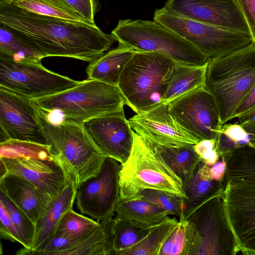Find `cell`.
<instances>
[{
    "label": "cell",
    "mask_w": 255,
    "mask_h": 255,
    "mask_svg": "<svg viewBox=\"0 0 255 255\" xmlns=\"http://www.w3.org/2000/svg\"><path fill=\"white\" fill-rule=\"evenodd\" d=\"M0 26L8 30L40 59L72 58L89 63L117 41L95 23L35 13L0 0Z\"/></svg>",
    "instance_id": "1"
},
{
    "label": "cell",
    "mask_w": 255,
    "mask_h": 255,
    "mask_svg": "<svg viewBox=\"0 0 255 255\" xmlns=\"http://www.w3.org/2000/svg\"><path fill=\"white\" fill-rule=\"evenodd\" d=\"M39 110L53 160L62 169L67 182H72L77 189L100 172L107 156L90 137L84 124L64 119L54 121Z\"/></svg>",
    "instance_id": "2"
},
{
    "label": "cell",
    "mask_w": 255,
    "mask_h": 255,
    "mask_svg": "<svg viewBox=\"0 0 255 255\" xmlns=\"http://www.w3.org/2000/svg\"><path fill=\"white\" fill-rule=\"evenodd\" d=\"M255 85V45L209 59L205 88L213 97L222 125L230 120Z\"/></svg>",
    "instance_id": "3"
},
{
    "label": "cell",
    "mask_w": 255,
    "mask_h": 255,
    "mask_svg": "<svg viewBox=\"0 0 255 255\" xmlns=\"http://www.w3.org/2000/svg\"><path fill=\"white\" fill-rule=\"evenodd\" d=\"M42 111L56 120L84 124L88 121L124 110V98L119 88L93 80L80 81L61 92L32 100Z\"/></svg>",
    "instance_id": "4"
},
{
    "label": "cell",
    "mask_w": 255,
    "mask_h": 255,
    "mask_svg": "<svg viewBox=\"0 0 255 255\" xmlns=\"http://www.w3.org/2000/svg\"><path fill=\"white\" fill-rule=\"evenodd\" d=\"M176 62L155 52L135 51L120 75L118 87L135 114L162 103Z\"/></svg>",
    "instance_id": "5"
},
{
    "label": "cell",
    "mask_w": 255,
    "mask_h": 255,
    "mask_svg": "<svg viewBox=\"0 0 255 255\" xmlns=\"http://www.w3.org/2000/svg\"><path fill=\"white\" fill-rule=\"evenodd\" d=\"M120 198H135L145 189L168 192L184 198L181 179L164 160L154 143L133 131V142L120 172Z\"/></svg>",
    "instance_id": "6"
},
{
    "label": "cell",
    "mask_w": 255,
    "mask_h": 255,
    "mask_svg": "<svg viewBox=\"0 0 255 255\" xmlns=\"http://www.w3.org/2000/svg\"><path fill=\"white\" fill-rule=\"evenodd\" d=\"M111 33L119 43L135 51L162 53L177 63L202 66L209 60L190 42L154 19L120 20Z\"/></svg>",
    "instance_id": "7"
},
{
    "label": "cell",
    "mask_w": 255,
    "mask_h": 255,
    "mask_svg": "<svg viewBox=\"0 0 255 255\" xmlns=\"http://www.w3.org/2000/svg\"><path fill=\"white\" fill-rule=\"evenodd\" d=\"M153 19L187 40L209 59L223 57L253 42L250 35L185 18L164 7L155 10Z\"/></svg>",
    "instance_id": "8"
},
{
    "label": "cell",
    "mask_w": 255,
    "mask_h": 255,
    "mask_svg": "<svg viewBox=\"0 0 255 255\" xmlns=\"http://www.w3.org/2000/svg\"><path fill=\"white\" fill-rule=\"evenodd\" d=\"M80 82L47 69L41 60L0 59V87L31 100L66 90Z\"/></svg>",
    "instance_id": "9"
},
{
    "label": "cell",
    "mask_w": 255,
    "mask_h": 255,
    "mask_svg": "<svg viewBox=\"0 0 255 255\" xmlns=\"http://www.w3.org/2000/svg\"><path fill=\"white\" fill-rule=\"evenodd\" d=\"M221 197L237 253L255 255V176L227 180Z\"/></svg>",
    "instance_id": "10"
},
{
    "label": "cell",
    "mask_w": 255,
    "mask_h": 255,
    "mask_svg": "<svg viewBox=\"0 0 255 255\" xmlns=\"http://www.w3.org/2000/svg\"><path fill=\"white\" fill-rule=\"evenodd\" d=\"M222 191L200 206L186 219L194 229L189 255L237 254L236 241L221 199Z\"/></svg>",
    "instance_id": "11"
},
{
    "label": "cell",
    "mask_w": 255,
    "mask_h": 255,
    "mask_svg": "<svg viewBox=\"0 0 255 255\" xmlns=\"http://www.w3.org/2000/svg\"><path fill=\"white\" fill-rule=\"evenodd\" d=\"M0 142L47 144L38 108L31 99L0 87Z\"/></svg>",
    "instance_id": "12"
},
{
    "label": "cell",
    "mask_w": 255,
    "mask_h": 255,
    "mask_svg": "<svg viewBox=\"0 0 255 255\" xmlns=\"http://www.w3.org/2000/svg\"><path fill=\"white\" fill-rule=\"evenodd\" d=\"M122 164L107 157L100 172L77 189L76 204L83 215L102 221L115 213L120 199V172Z\"/></svg>",
    "instance_id": "13"
},
{
    "label": "cell",
    "mask_w": 255,
    "mask_h": 255,
    "mask_svg": "<svg viewBox=\"0 0 255 255\" xmlns=\"http://www.w3.org/2000/svg\"><path fill=\"white\" fill-rule=\"evenodd\" d=\"M169 108L176 121L199 141L217 139L222 124L215 100L205 87L172 100Z\"/></svg>",
    "instance_id": "14"
},
{
    "label": "cell",
    "mask_w": 255,
    "mask_h": 255,
    "mask_svg": "<svg viewBox=\"0 0 255 255\" xmlns=\"http://www.w3.org/2000/svg\"><path fill=\"white\" fill-rule=\"evenodd\" d=\"M163 7L185 18L250 35L235 0H167Z\"/></svg>",
    "instance_id": "15"
},
{
    "label": "cell",
    "mask_w": 255,
    "mask_h": 255,
    "mask_svg": "<svg viewBox=\"0 0 255 255\" xmlns=\"http://www.w3.org/2000/svg\"><path fill=\"white\" fill-rule=\"evenodd\" d=\"M128 122L135 133L156 144L179 146L195 145L199 141L174 119L169 103H161L136 114Z\"/></svg>",
    "instance_id": "16"
},
{
    "label": "cell",
    "mask_w": 255,
    "mask_h": 255,
    "mask_svg": "<svg viewBox=\"0 0 255 255\" xmlns=\"http://www.w3.org/2000/svg\"><path fill=\"white\" fill-rule=\"evenodd\" d=\"M88 134L99 148L109 157L124 163L130 153L133 130L124 111L105 115L84 123Z\"/></svg>",
    "instance_id": "17"
},
{
    "label": "cell",
    "mask_w": 255,
    "mask_h": 255,
    "mask_svg": "<svg viewBox=\"0 0 255 255\" xmlns=\"http://www.w3.org/2000/svg\"><path fill=\"white\" fill-rule=\"evenodd\" d=\"M0 160L4 163L7 174L25 179L51 200L67 183L63 171L54 160L29 157H0Z\"/></svg>",
    "instance_id": "18"
},
{
    "label": "cell",
    "mask_w": 255,
    "mask_h": 255,
    "mask_svg": "<svg viewBox=\"0 0 255 255\" xmlns=\"http://www.w3.org/2000/svg\"><path fill=\"white\" fill-rule=\"evenodd\" d=\"M0 191L35 224L44 215L52 200L30 182L11 174L0 179Z\"/></svg>",
    "instance_id": "19"
},
{
    "label": "cell",
    "mask_w": 255,
    "mask_h": 255,
    "mask_svg": "<svg viewBox=\"0 0 255 255\" xmlns=\"http://www.w3.org/2000/svg\"><path fill=\"white\" fill-rule=\"evenodd\" d=\"M77 188L68 182L62 191L50 202L44 215L36 224V234L32 250H35L54 235L57 225L64 215L73 208ZM29 250V249H28Z\"/></svg>",
    "instance_id": "20"
},
{
    "label": "cell",
    "mask_w": 255,
    "mask_h": 255,
    "mask_svg": "<svg viewBox=\"0 0 255 255\" xmlns=\"http://www.w3.org/2000/svg\"><path fill=\"white\" fill-rule=\"evenodd\" d=\"M135 51L119 43L118 47L89 63L86 69L87 79L98 80L117 87L122 71Z\"/></svg>",
    "instance_id": "21"
},
{
    "label": "cell",
    "mask_w": 255,
    "mask_h": 255,
    "mask_svg": "<svg viewBox=\"0 0 255 255\" xmlns=\"http://www.w3.org/2000/svg\"><path fill=\"white\" fill-rule=\"evenodd\" d=\"M209 169V167L201 160L191 180L183 187L184 198L182 218L187 219L197 208L221 191L218 184L219 181L210 177Z\"/></svg>",
    "instance_id": "22"
},
{
    "label": "cell",
    "mask_w": 255,
    "mask_h": 255,
    "mask_svg": "<svg viewBox=\"0 0 255 255\" xmlns=\"http://www.w3.org/2000/svg\"><path fill=\"white\" fill-rule=\"evenodd\" d=\"M115 213V218L144 228L154 227L169 215L156 205L138 197L128 200L120 198Z\"/></svg>",
    "instance_id": "23"
},
{
    "label": "cell",
    "mask_w": 255,
    "mask_h": 255,
    "mask_svg": "<svg viewBox=\"0 0 255 255\" xmlns=\"http://www.w3.org/2000/svg\"><path fill=\"white\" fill-rule=\"evenodd\" d=\"M207 63L194 66L175 62L162 103H169L185 94L204 88Z\"/></svg>",
    "instance_id": "24"
},
{
    "label": "cell",
    "mask_w": 255,
    "mask_h": 255,
    "mask_svg": "<svg viewBox=\"0 0 255 255\" xmlns=\"http://www.w3.org/2000/svg\"><path fill=\"white\" fill-rule=\"evenodd\" d=\"M114 219L111 217L101 221L93 232L79 239L56 255H112Z\"/></svg>",
    "instance_id": "25"
},
{
    "label": "cell",
    "mask_w": 255,
    "mask_h": 255,
    "mask_svg": "<svg viewBox=\"0 0 255 255\" xmlns=\"http://www.w3.org/2000/svg\"><path fill=\"white\" fill-rule=\"evenodd\" d=\"M153 143L169 167L181 179L183 188L189 183L202 160L194 145L168 146Z\"/></svg>",
    "instance_id": "26"
},
{
    "label": "cell",
    "mask_w": 255,
    "mask_h": 255,
    "mask_svg": "<svg viewBox=\"0 0 255 255\" xmlns=\"http://www.w3.org/2000/svg\"><path fill=\"white\" fill-rule=\"evenodd\" d=\"M178 221L169 216L150 229L148 233L132 247L116 255H159L160 250Z\"/></svg>",
    "instance_id": "27"
},
{
    "label": "cell",
    "mask_w": 255,
    "mask_h": 255,
    "mask_svg": "<svg viewBox=\"0 0 255 255\" xmlns=\"http://www.w3.org/2000/svg\"><path fill=\"white\" fill-rule=\"evenodd\" d=\"M251 133L250 145H245L231 152L227 162V171L232 177L255 176V124L242 126Z\"/></svg>",
    "instance_id": "28"
},
{
    "label": "cell",
    "mask_w": 255,
    "mask_h": 255,
    "mask_svg": "<svg viewBox=\"0 0 255 255\" xmlns=\"http://www.w3.org/2000/svg\"><path fill=\"white\" fill-rule=\"evenodd\" d=\"M25 10L64 19L84 21L65 0H5Z\"/></svg>",
    "instance_id": "29"
},
{
    "label": "cell",
    "mask_w": 255,
    "mask_h": 255,
    "mask_svg": "<svg viewBox=\"0 0 255 255\" xmlns=\"http://www.w3.org/2000/svg\"><path fill=\"white\" fill-rule=\"evenodd\" d=\"M0 202L4 206L16 231L18 243L24 248L32 250L35 238L36 224L1 191Z\"/></svg>",
    "instance_id": "30"
},
{
    "label": "cell",
    "mask_w": 255,
    "mask_h": 255,
    "mask_svg": "<svg viewBox=\"0 0 255 255\" xmlns=\"http://www.w3.org/2000/svg\"><path fill=\"white\" fill-rule=\"evenodd\" d=\"M99 224L100 222H97L82 214H78L72 208L62 217L57 225L55 234L70 240H77L91 234Z\"/></svg>",
    "instance_id": "31"
},
{
    "label": "cell",
    "mask_w": 255,
    "mask_h": 255,
    "mask_svg": "<svg viewBox=\"0 0 255 255\" xmlns=\"http://www.w3.org/2000/svg\"><path fill=\"white\" fill-rule=\"evenodd\" d=\"M151 229L140 227L128 221L115 218L112 226V255H116L118 252L128 249L137 243L148 233Z\"/></svg>",
    "instance_id": "32"
},
{
    "label": "cell",
    "mask_w": 255,
    "mask_h": 255,
    "mask_svg": "<svg viewBox=\"0 0 255 255\" xmlns=\"http://www.w3.org/2000/svg\"><path fill=\"white\" fill-rule=\"evenodd\" d=\"M0 157H29L54 160L49 151V145L17 140L0 142Z\"/></svg>",
    "instance_id": "33"
},
{
    "label": "cell",
    "mask_w": 255,
    "mask_h": 255,
    "mask_svg": "<svg viewBox=\"0 0 255 255\" xmlns=\"http://www.w3.org/2000/svg\"><path fill=\"white\" fill-rule=\"evenodd\" d=\"M252 136L239 124H223L216 141L220 154H225L235 149L249 145Z\"/></svg>",
    "instance_id": "34"
},
{
    "label": "cell",
    "mask_w": 255,
    "mask_h": 255,
    "mask_svg": "<svg viewBox=\"0 0 255 255\" xmlns=\"http://www.w3.org/2000/svg\"><path fill=\"white\" fill-rule=\"evenodd\" d=\"M0 59L16 61L41 60L31 50L0 26Z\"/></svg>",
    "instance_id": "35"
},
{
    "label": "cell",
    "mask_w": 255,
    "mask_h": 255,
    "mask_svg": "<svg viewBox=\"0 0 255 255\" xmlns=\"http://www.w3.org/2000/svg\"><path fill=\"white\" fill-rule=\"evenodd\" d=\"M167 212L169 215L182 218L184 197L166 191L145 189L137 196Z\"/></svg>",
    "instance_id": "36"
},
{
    "label": "cell",
    "mask_w": 255,
    "mask_h": 255,
    "mask_svg": "<svg viewBox=\"0 0 255 255\" xmlns=\"http://www.w3.org/2000/svg\"><path fill=\"white\" fill-rule=\"evenodd\" d=\"M170 235L172 239L170 255H189L194 235L191 222L187 219H179Z\"/></svg>",
    "instance_id": "37"
},
{
    "label": "cell",
    "mask_w": 255,
    "mask_h": 255,
    "mask_svg": "<svg viewBox=\"0 0 255 255\" xmlns=\"http://www.w3.org/2000/svg\"><path fill=\"white\" fill-rule=\"evenodd\" d=\"M85 21L95 23V17L101 8L98 0H65Z\"/></svg>",
    "instance_id": "38"
},
{
    "label": "cell",
    "mask_w": 255,
    "mask_h": 255,
    "mask_svg": "<svg viewBox=\"0 0 255 255\" xmlns=\"http://www.w3.org/2000/svg\"><path fill=\"white\" fill-rule=\"evenodd\" d=\"M0 236L1 238L18 242L16 231L3 204L0 202Z\"/></svg>",
    "instance_id": "39"
},
{
    "label": "cell",
    "mask_w": 255,
    "mask_h": 255,
    "mask_svg": "<svg viewBox=\"0 0 255 255\" xmlns=\"http://www.w3.org/2000/svg\"><path fill=\"white\" fill-rule=\"evenodd\" d=\"M247 22L253 42L255 45V0H235Z\"/></svg>",
    "instance_id": "40"
},
{
    "label": "cell",
    "mask_w": 255,
    "mask_h": 255,
    "mask_svg": "<svg viewBox=\"0 0 255 255\" xmlns=\"http://www.w3.org/2000/svg\"><path fill=\"white\" fill-rule=\"evenodd\" d=\"M255 109V85L239 105L233 117L239 118Z\"/></svg>",
    "instance_id": "41"
},
{
    "label": "cell",
    "mask_w": 255,
    "mask_h": 255,
    "mask_svg": "<svg viewBox=\"0 0 255 255\" xmlns=\"http://www.w3.org/2000/svg\"><path fill=\"white\" fill-rule=\"evenodd\" d=\"M222 158V161H218L209 169L210 177L212 179L217 181H220L222 179L226 169L227 162L224 156Z\"/></svg>",
    "instance_id": "42"
},
{
    "label": "cell",
    "mask_w": 255,
    "mask_h": 255,
    "mask_svg": "<svg viewBox=\"0 0 255 255\" xmlns=\"http://www.w3.org/2000/svg\"><path fill=\"white\" fill-rule=\"evenodd\" d=\"M220 153L217 148L209 149L205 151L200 156L202 160L208 166H212L218 162Z\"/></svg>",
    "instance_id": "43"
},
{
    "label": "cell",
    "mask_w": 255,
    "mask_h": 255,
    "mask_svg": "<svg viewBox=\"0 0 255 255\" xmlns=\"http://www.w3.org/2000/svg\"><path fill=\"white\" fill-rule=\"evenodd\" d=\"M216 139H203L194 145V148L197 153L200 156L206 150L216 147Z\"/></svg>",
    "instance_id": "44"
},
{
    "label": "cell",
    "mask_w": 255,
    "mask_h": 255,
    "mask_svg": "<svg viewBox=\"0 0 255 255\" xmlns=\"http://www.w3.org/2000/svg\"><path fill=\"white\" fill-rule=\"evenodd\" d=\"M239 124L242 126L255 124V109L239 118Z\"/></svg>",
    "instance_id": "45"
}]
</instances>
